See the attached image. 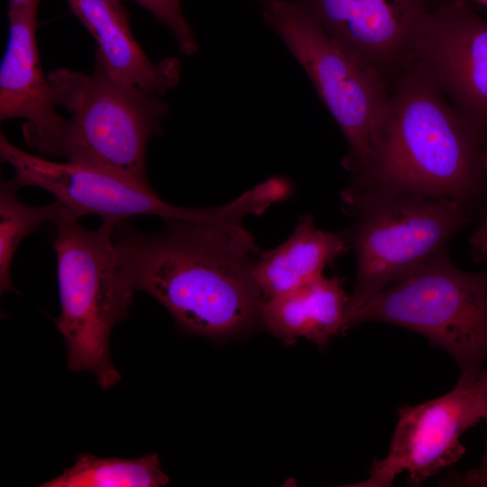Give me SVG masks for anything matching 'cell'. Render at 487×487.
Returning <instances> with one entry per match:
<instances>
[{"label": "cell", "mask_w": 487, "mask_h": 487, "mask_svg": "<svg viewBox=\"0 0 487 487\" xmlns=\"http://www.w3.org/2000/svg\"><path fill=\"white\" fill-rule=\"evenodd\" d=\"M165 222L156 234L115 225L114 247L127 286L153 297L190 334L227 336L261 323L264 298L253 268L262 251L247 228Z\"/></svg>", "instance_id": "1"}, {"label": "cell", "mask_w": 487, "mask_h": 487, "mask_svg": "<svg viewBox=\"0 0 487 487\" xmlns=\"http://www.w3.org/2000/svg\"><path fill=\"white\" fill-rule=\"evenodd\" d=\"M482 135L409 68L389 96L372 153L351 183L449 198L468 206L482 176Z\"/></svg>", "instance_id": "2"}, {"label": "cell", "mask_w": 487, "mask_h": 487, "mask_svg": "<svg viewBox=\"0 0 487 487\" xmlns=\"http://www.w3.org/2000/svg\"><path fill=\"white\" fill-rule=\"evenodd\" d=\"M341 203L356 260L349 312L447 248L469 221L458 200L386 187L351 183Z\"/></svg>", "instance_id": "3"}, {"label": "cell", "mask_w": 487, "mask_h": 487, "mask_svg": "<svg viewBox=\"0 0 487 487\" xmlns=\"http://www.w3.org/2000/svg\"><path fill=\"white\" fill-rule=\"evenodd\" d=\"M78 219L65 213L55 223L60 305L55 325L67 345L69 371L88 372L107 390L121 381L110 356V335L129 317L135 292L118 265L113 242L116 225L102 222L91 230Z\"/></svg>", "instance_id": "4"}, {"label": "cell", "mask_w": 487, "mask_h": 487, "mask_svg": "<svg viewBox=\"0 0 487 487\" xmlns=\"http://www.w3.org/2000/svg\"><path fill=\"white\" fill-rule=\"evenodd\" d=\"M447 251L351 309L349 320L351 327L381 322L424 335L457 363L459 381H470L487 360V270H460Z\"/></svg>", "instance_id": "5"}, {"label": "cell", "mask_w": 487, "mask_h": 487, "mask_svg": "<svg viewBox=\"0 0 487 487\" xmlns=\"http://www.w3.org/2000/svg\"><path fill=\"white\" fill-rule=\"evenodd\" d=\"M56 105L68 109L63 156L150 186L146 150L170 114L161 95L118 81L96 66L93 74L59 69L48 75Z\"/></svg>", "instance_id": "6"}, {"label": "cell", "mask_w": 487, "mask_h": 487, "mask_svg": "<svg viewBox=\"0 0 487 487\" xmlns=\"http://www.w3.org/2000/svg\"><path fill=\"white\" fill-rule=\"evenodd\" d=\"M262 19L301 66L348 143L344 167L368 164L389 100L382 75L329 38L290 0L262 3Z\"/></svg>", "instance_id": "7"}, {"label": "cell", "mask_w": 487, "mask_h": 487, "mask_svg": "<svg viewBox=\"0 0 487 487\" xmlns=\"http://www.w3.org/2000/svg\"><path fill=\"white\" fill-rule=\"evenodd\" d=\"M0 157L14 170L13 180L20 187L41 188L63 204L77 218L95 215L115 225L136 216H154L165 221H186L219 226L234 224L238 206L229 201L221 206L191 208L162 200L151 186L142 185L106 171L57 162L24 152L1 133Z\"/></svg>", "instance_id": "8"}, {"label": "cell", "mask_w": 487, "mask_h": 487, "mask_svg": "<svg viewBox=\"0 0 487 487\" xmlns=\"http://www.w3.org/2000/svg\"><path fill=\"white\" fill-rule=\"evenodd\" d=\"M487 416V370L473 381H458L449 392L399 409L386 455L375 459L358 487H388L402 473L420 485L459 461L462 435Z\"/></svg>", "instance_id": "9"}, {"label": "cell", "mask_w": 487, "mask_h": 487, "mask_svg": "<svg viewBox=\"0 0 487 487\" xmlns=\"http://www.w3.org/2000/svg\"><path fill=\"white\" fill-rule=\"evenodd\" d=\"M429 79L484 138L487 134V20L455 0L431 7L408 68Z\"/></svg>", "instance_id": "10"}, {"label": "cell", "mask_w": 487, "mask_h": 487, "mask_svg": "<svg viewBox=\"0 0 487 487\" xmlns=\"http://www.w3.org/2000/svg\"><path fill=\"white\" fill-rule=\"evenodd\" d=\"M334 41L382 70L408 66L428 0H290Z\"/></svg>", "instance_id": "11"}, {"label": "cell", "mask_w": 487, "mask_h": 487, "mask_svg": "<svg viewBox=\"0 0 487 487\" xmlns=\"http://www.w3.org/2000/svg\"><path fill=\"white\" fill-rule=\"evenodd\" d=\"M39 3L9 6L8 41L0 68V120H25L22 129L28 147L51 158L63 156L67 119L55 109L41 64L36 43Z\"/></svg>", "instance_id": "12"}, {"label": "cell", "mask_w": 487, "mask_h": 487, "mask_svg": "<svg viewBox=\"0 0 487 487\" xmlns=\"http://www.w3.org/2000/svg\"><path fill=\"white\" fill-rule=\"evenodd\" d=\"M70 11L96 43V66L113 78L158 95L177 86V58L154 62L132 34L129 15L120 0H66Z\"/></svg>", "instance_id": "13"}, {"label": "cell", "mask_w": 487, "mask_h": 487, "mask_svg": "<svg viewBox=\"0 0 487 487\" xmlns=\"http://www.w3.org/2000/svg\"><path fill=\"white\" fill-rule=\"evenodd\" d=\"M349 303L342 279L322 275L264 300L261 324L285 344L302 337L323 349L351 327Z\"/></svg>", "instance_id": "14"}, {"label": "cell", "mask_w": 487, "mask_h": 487, "mask_svg": "<svg viewBox=\"0 0 487 487\" xmlns=\"http://www.w3.org/2000/svg\"><path fill=\"white\" fill-rule=\"evenodd\" d=\"M349 248L344 232L324 231L310 215L300 216L283 243L257 257L253 275L264 300L324 275L325 269Z\"/></svg>", "instance_id": "15"}, {"label": "cell", "mask_w": 487, "mask_h": 487, "mask_svg": "<svg viewBox=\"0 0 487 487\" xmlns=\"http://www.w3.org/2000/svg\"><path fill=\"white\" fill-rule=\"evenodd\" d=\"M170 482L157 454L135 459L79 454L63 473L41 487H161Z\"/></svg>", "instance_id": "16"}, {"label": "cell", "mask_w": 487, "mask_h": 487, "mask_svg": "<svg viewBox=\"0 0 487 487\" xmlns=\"http://www.w3.org/2000/svg\"><path fill=\"white\" fill-rule=\"evenodd\" d=\"M20 187L12 179L2 180L0 185V290L16 291L11 270L15 252L22 241L41 225L56 223L66 208L59 200L34 207L17 198Z\"/></svg>", "instance_id": "17"}, {"label": "cell", "mask_w": 487, "mask_h": 487, "mask_svg": "<svg viewBox=\"0 0 487 487\" xmlns=\"http://www.w3.org/2000/svg\"><path fill=\"white\" fill-rule=\"evenodd\" d=\"M149 11L174 36L180 51L188 56L198 51V43L190 23L185 18L182 0H133Z\"/></svg>", "instance_id": "18"}, {"label": "cell", "mask_w": 487, "mask_h": 487, "mask_svg": "<svg viewBox=\"0 0 487 487\" xmlns=\"http://www.w3.org/2000/svg\"><path fill=\"white\" fill-rule=\"evenodd\" d=\"M482 161L485 177H487V134L483 141ZM470 245L476 260L487 258V206L481 223L470 238Z\"/></svg>", "instance_id": "19"}, {"label": "cell", "mask_w": 487, "mask_h": 487, "mask_svg": "<svg viewBox=\"0 0 487 487\" xmlns=\"http://www.w3.org/2000/svg\"><path fill=\"white\" fill-rule=\"evenodd\" d=\"M486 421V433H487V416ZM455 483L464 486H487V434H486V447L480 464L472 469L463 476L459 477Z\"/></svg>", "instance_id": "20"}, {"label": "cell", "mask_w": 487, "mask_h": 487, "mask_svg": "<svg viewBox=\"0 0 487 487\" xmlns=\"http://www.w3.org/2000/svg\"><path fill=\"white\" fill-rule=\"evenodd\" d=\"M32 0H9V6L22 5Z\"/></svg>", "instance_id": "21"}, {"label": "cell", "mask_w": 487, "mask_h": 487, "mask_svg": "<svg viewBox=\"0 0 487 487\" xmlns=\"http://www.w3.org/2000/svg\"><path fill=\"white\" fill-rule=\"evenodd\" d=\"M487 8V0H473Z\"/></svg>", "instance_id": "22"}, {"label": "cell", "mask_w": 487, "mask_h": 487, "mask_svg": "<svg viewBox=\"0 0 487 487\" xmlns=\"http://www.w3.org/2000/svg\"><path fill=\"white\" fill-rule=\"evenodd\" d=\"M264 1H266V0H260L261 3L264 2Z\"/></svg>", "instance_id": "23"}]
</instances>
